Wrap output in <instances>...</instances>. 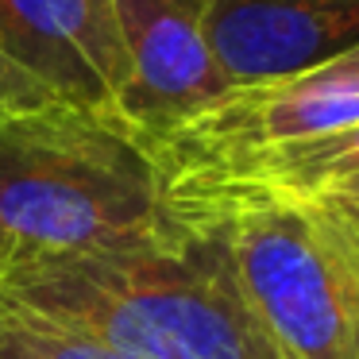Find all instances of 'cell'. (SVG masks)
Masks as SVG:
<instances>
[{"label": "cell", "mask_w": 359, "mask_h": 359, "mask_svg": "<svg viewBox=\"0 0 359 359\" xmlns=\"http://www.w3.org/2000/svg\"><path fill=\"white\" fill-rule=\"evenodd\" d=\"M163 212V174L120 116L66 101L0 116V278L128 240Z\"/></svg>", "instance_id": "7a4b0ae2"}, {"label": "cell", "mask_w": 359, "mask_h": 359, "mask_svg": "<svg viewBox=\"0 0 359 359\" xmlns=\"http://www.w3.org/2000/svg\"><path fill=\"white\" fill-rule=\"evenodd\" d=\"M359 178V124L290 140L166 194V205L325 201Z\"/></svg>", "instance_id": "ba28073f"}, {"label": "cell", "mask_w": 359, "mask_h": 359, "mask_svg": "<svg viewBox=\"0 0 359 359\" xmlns=\"http://www.w3.org/2000/svg\"><path fill=\"white\" fill-rule=\"evenodd\" d=\"M0 302L120 359H294L248 302L220 236L174 209L128 240L0 278Z\"/></svg>", "instance_id": "6da1fadb"}, {"label": "cell", "mask_w": 359, "mask_h": 359, "mask_svg": "<svg viewBox=\"0 0 359 359\" xmlns=\"http://www.w3.org/2000/svg\"><path fill=\"white\" fill-rule=\"evenodd\" d=\"M128 50L120 120L140 140L232 89L205 32L209 0H112Z\"/></svg>", "instance_id": "8992f818"}, {"label": "cell", "mask_w": 359, "mask_h": 359, "mask_svg": "<svg viewBox=\"0 0 359 359\" xmlns=\"http://www.w3.org/2000/svg\"><path fill=\"white\" fill-rule=\"evenodd\" d=\"M348 124H359V81L317 66L290 78L232 86L143 143L163 174L166 197L251 155Z\"/></svg>", "instance_id": "277c9868"}, {"label": "cell", "mask_w": 359, "mask_h": 359, "mask_svg": "<svg viewBox=\"0 0 359 359\" xmlns=\"http://www.w3.org/2000/svg\"><path fill=\"white\" fill-rule=\"evenodd\" d=\"M0 55L66 104L120 116L128 50L112 0H0Z\"/></svg>", "instance_id": "5b68a950"}, {"label": "cell", "mask_w": 359, "mask_h": 359, "mask_svg": "<svg viewBox=\"0 0 359 359\" xmlns=\"http://www.w3.org/2000/svg\"><path fill=\"white\" fill-rule=\"evenodd\" d=\"M0 359H120L43 317L0 302Z\"/></svg>", "instance_id": "9c48e42d"}, {"label": "cell", "mask_w": 359, "mask_h": 359, "mask_svg": "<svg viewBox=\"0 0 359 359\" xmlns=\"http://www.w3.org/2000/svg\"><path fill=\"white\" fill-rule=\"evenodd\" d=\"M325 201H355V205H359V178H355V182H348L344 189H336L332 197H325Z\"/></svg>", "instance_id": "4fadbf2b"}, {"label": "cell", "mask_w": 359, "mask_h": 359, "mask_svg": "<svg viewBox=\"0 0 359 359\" xmlns=\"http://www.w3.org/2000/svg\"><path fill=\"white\" fill-rule=\"evenodd\" d=\"M166 209L220 236L248 302L294 359H359V263L325 201Z\"/></svg>", "instance_id": "3957f363"}, {"label": "cell", "mask_w": 359, "mask_h": 359, "mask_svg": "<svg viewBox=\"0 0 359 359\" xmlns=\"http://www.w3.org/2000/svg\"><path fill=\"white\" fill-rule=\"evenodd\" d=\"M328 209H332V217L340 220V228L351 236V240L359 243V205L355 201H325Z\"/></svg>", "instance_id": "8fae6325"}, {"label": "cell", "mask_w": 359, "mask_h": 359, "mask_svg": "<svg viewBox=\"0 0 359 359\" xmlns=\"http://www.w3.org/2000/svg\"><path fill=\"white\" fill-rule=\"evenodd\" d=\"M320 70H332V74H344V78H355L359 81V47L344 50V55H336L332 62H325Z\"/></svg>", "instance_id": "7c38bea8"}, {"label": "cell", "mask_w": 359, "mask_h": 359, "mask_svg": "<svg viewBox=\"0 0 359 359\" xmlns=\"http://www.w3.org/2000/svg\"><path fill=\"white\" fill-rule=\"evenodd\" d=\"M205 32L232 86L290 78L359 47V0H209Z\"/></svg>", "instance_id": "52a82bcc"}, {"label": "cell", "mask_w": 359, "mask_h": 359, "mask_svg": "<svg viewBox=\"0 0 359 359\" xmlns=\"http://www.w3.org/2000/svg\"><path fill=\"white\" fill-rule=\"evenodd\" d=\"M336 224H340V220H336ZM348 240H351V236H348ZM351 248H355V263H359V243H355V240H351Z\"/></svg>", "instance_id": "5bb4252c"}, {"label": "cell", "mask_w": 359, "mask_h": 359, "mask_svg": "<svg viewBox=\"0 0 359 359\" xmlns=\"http://www.w3.org/2000/svg\"><path fill=\"white\" fill-rule=\"evenodd\" d=\"M62 97H55L47 86L24 74L20 66H12L8 58L0 55V116H12V112H27V109H43V104H55Z\"/></svg>", "instance_id": "30bf717a"}]
</instances>
